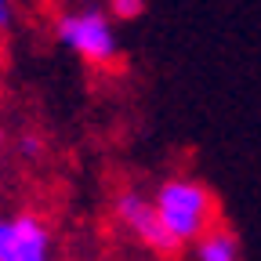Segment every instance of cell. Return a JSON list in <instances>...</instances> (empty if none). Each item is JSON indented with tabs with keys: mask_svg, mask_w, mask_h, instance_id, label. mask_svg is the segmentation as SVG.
Here are the masks:
<instances>
[{
	"mask_svg": "<svg viewBox=\"0 0 261 261\" xmlns=\"http://www.w3.org/2000/svg\"><path fill=\"white\" fill-rule=\"evenodd\" d=\"M196 257L200 261H236L240 257V240L228 232V228L211 225L207 232L196 240Z\"/></svg>",
	"mask_w": 261,
	"mask_h": 261,
	"instance_id": "obj_5",
	"label": "cell"
},
{
	"mask_svg": "<svg viewBox=\"0 0 261 261\" xmlns=\"http://www.w3.org/2000/svg\"><path fill=\"white\" fill-rule=\"evenodd\" d=\"M116 218H120V225H127V232L135 236L142 247H149L152 254H178L181 250V243L171 236V228L163 225V218L156 214V203H149V200H142L138 192H123L120 200H116Z\"/></svg>",
	"mask_w": 261,
	"mask_h": 261,
	"instance_id": "obj_2",
	"label": "cell"
},
{
	"mask_svg": "<svg viewBox=\"0 0 261 261\" xmlns=\"http://www.w3.org/2000/svg\"><path fill=\"white\" fill-rule=\"evenodd\" d=\"M51 250V232L33 214L0 221V261H44Z\"/></svg>",
	"mask_w": 261,
	"mask_h": 261,
	"instance_id": "obj_4",
	"label": "cell"
},
{
	"mask_svg": "<svg viewBox=\"0 0 261 261\" xmlns=\"http://www.w3.org/2000/svg\"><path fill=\"white\" fill-rule=\"evenodd\" d=\"M156 214L171 228V236L185 247V243H196L218 221V203H214V192L203 181L171 178L156 192Z\"/></svg>",
	"mask_w": 261,
	"mask_h": 261,
	"instance_id": "obj_1",
	"label": "cell"
},
{
	"mask_svg": "<svg viewBox=\"0 0 261 261\" xmlns=\"http://www.w3.org/2000/svg\"><path fill=\"white\" fill-rule=\"evenodd\" d=\"M142 11H145V0H113V15H116V18H123V22L138 18Z\"/></svg>",
	"mask_w": 261,
	"mask_h": 261,
	"instance_id": "obj_6",
	"label": "cell"
},
{
	"mask_svg": "<svg viewBox=\"0 0 261 261\" xmlns=\"http://www.w3.org/2000/svg\"><path fill=\"white\" fill-rule=\"evenodd\" d=\"M58 37L65 47H73L87 62H113L116 58V40L113 25L102 11H84V15H65L58 22Z\"/></svg>",
	"mask_w": 261,
	"mask_h": 261,
	"instance_id": "obj_3",
	"label": "cell"
},
{
	"mask_svg": "<svg viewBox=\"0 0 261 261\" xmlns=\"http://www.w3.org/2000/svg\"><path fill=\"white\" fill-rule=\"evenodd\" d=\"M8 22H11V4L0 0V25H8Z\"/></svg>",
	"mask_w": 261,
	"mask_h": 261,
	"instance_id": "obj_8",
	"label": "cell"
},
{
	"mask_svg": "<svg viewBox=\"0 0 261 261\" xmlns=\"http://www.w3.org/2000/svg\"><path fill=\"white\" fill-rule=\"evenodd\" d=\"M18 149H22V156H29V160H33V156L40 152V138H22V142H18Z\"/></svg>",
	"mask_w": 261,
	"mask_h": 261,
	"instance_id": "obj_7",
	"label": "cell"
}]
</instances>
